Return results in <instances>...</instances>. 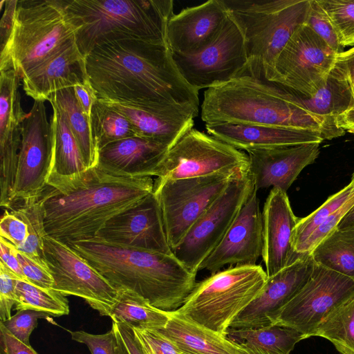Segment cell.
I'll use <instances>...</instances> for the list:
<instances>
[{"instance_id":"6da1fadb","label":"cell","mask_w":354,"mask_h":354,"mask_svg":"<svg viewBox=\"0 0 354 354\" xmlns=\"http://www.w3.org/2000/svg\"><path fill=\"white\" fill-rule=\"evenodd\" d=\"M98 100L189 109L198 114V91L183 77L168 44L114 41L86 57Z\"/></svg>"},{"instance_id":"7a4b0ae2","label":"cell","mask_w":354,"mask_h":354,"mask_svg":"<svg viewBox=\"0 0 354 354\" xmlns=\"http://www.w3.org/2000/svg\"><path fill=\"white\" fill-rule=\"evenodd\" d=\"M151 177L117 176L97 166L67 176L50 174L39 198L47 236L64 244L95 238L112 217L153 192Z\"/></svg>"},{"instance_id":"3957f363","label":"cell","mask_w":354,"mask_h":354,"mask_svg":"<svg viewBox=\"0 0 354 354\" xmlns=\"http://www.w3.org/2000/svg\"><path fill=\"white\" fill-rule=\"evenodd\" d=\"M201 119L205 124L231 123L319 131L324 140L345 130L317 116L291 97L289 88L266 77L262 63L248 61L232 80L204 92Z\"/></svg>"},{"instance_id":"277c9868","label":"cell","mask_w":354,"mask_h":354,"mask_svg":"<svg viewBox=\"0 0 354 354\" xmlns=\"http://www.w3.org/2000/svg\"><path fill=\"white\" fill-rule=\"evenodd\" d=\"M66 245L117 290H131L165 311L178 309L196 283V274L174 254L119 246L97 239Z\"/></svg>"},{"instance_id":"5b68a950","label":"cell","mask_w":354,"mask_h":354,"mask_svg":"<svg viewBox=\"0 0 354 354\" xmlns=\"http://www.w3.org/2000/svg\"><path fill=\"white\" fill-rule=\"evenodd\" d=\"M66 6L82 26L75 41L85 58L97 46L110 41L168 44L172 0H73Z\"/></svg>"},{"instance_id":"8992f818","label":"cell","mask_w":354,"mask_h":354,"mask_svg":"<svg viewBox=\"0 0 354 354\" xmlns=\"http://www.w3.org/2000/svg\"><path fill=\"white\" fill-rule=\"evenodd\" d=\"M66 1H18L12 29L1 44L0 71L24 76L70 42L81 28Z\"/></svg>"},{"instance_id":"52a82bcc","label":"cell","mask_w":354,"mask_h":354,"mask_svg":"<svg viewBox=\"0 0 354 354\" xmlns=\"http://www.w3.org/2000/svg\"><path fill=\"white\" fill-rule=\"evenodd\" d=\"M267 279L266 272L260 265L230 266L196 283L175 311L226 335L234 319L259 294Z\"/></svg>"},{"instance_id":"ba28073f","label":"cell","mask_w":354,"mask_h":354,"mask_svg":"<svg viewBox=\"0 0 354 354\" xmlns=\"http://www.w3.org/2000/svg\"><path fill=\"white\" fill-rule=\"evenodd\" d=\"M222 1L243 34L248 61L262 63L266 71L306 23L310 5V0Z\"/></svg>"},{"instance_id":"9c48e42d","label":"cell","mask_w":354,"mask_h":354,"mask_svg":"<svg viewBox=\"0 0 354 354\" xmlns=\"http://www.w3.org/2000/svg\"><path fill=\"white\" fill-rule=\"evenodd\" d=\"M239 174L156 179L153 193L160 206L172 250L182 242L195 222L223 192L232 178Z\"/></svg>"},{"instance_id":"30bf717a","label":"cell","mask_w":354,"mask_h":354,"mask_svg":"<svg viewBox=\"0 0 354 354\" xmlns=\"http://www.w3.org/2000/svg\"><path fill=\"white\" fill-rule=\"evenodd\" d=\"M337 55L305 24L290 38L272 68H263L270 80L305 97H311L324 84Z\"/></svg>"},{"instance_id":"8fae6325","label":"cell","mask_w":354,"mask_h":354,"mask_svg":"<svg viewBox=\"0 0 354 354\" xmlns=\"http://www.w3.org/2000/svg\"><path fill=\"white\" fill-rule=\"evenodd\" d=\"M254 187L248 171L233 177L173 250L193 273L197 274L202 263L221 241Z\"/></svg>"},{"instance_id":"7c38bea8","label":"cell","mask_w":354,"mask_h":354,"mask_svg":"<svg viewBox=\"0 0 354 354\" xmlns=\"http://www.w3.org/2000/svg\"><path fill=\"white\" fill-rule=\"evenodd\" d=\"M248 167L245 153L192 128L169 149L157 178L180 179L235 174L248 171Z\"/></svg>"},{"instance_id":"4fadbf2b","label":"cell","mask_w":354,"mask_h":354,"mask_svg":"<svg viewBox=\"0 0 354 354\" xmlns=\"http://www.w3.org/2000/svg\"><path fill=\"white\" fill-rule=\"evenodd\" d=\"M353 297V279L315 263L308 281L281 310L274 324L292 328L310 337L330 313Z\"/></svg>"},{"instance_id":"5bb4252c","label":"cell","mask_w":354,"mask_h":354,"mask_svg":"<svg viewBox=\"0 0 354 354\" xmlns=\"http://www.w3.org/2000/svg\"><path fill=\"white\" fill-rule=\"evenodd\" d=\"M53 158L51 122L48 120L44 101L34 100L21 124L12 207L19 201L39 198L52 171Z\"/></svg>"},{"instance_id":"9a60e30c","label":"cell","mask_w":354,"mask_h":354,"mask_svg":"<svg viewBox=\"0 0 354 354\" xmlns=\"http://www.w3.org/2000/svg\"><path fill=\"white\" fill-rule=\"evenodd\" d=\"M172 54L183 77L197 91L230 81L248 62L243 34L229 15L217 38L204 50L190 56Z\"/></svg>"},{"instance_id":"2e32d148","label":"cell","mask_w":354,"mask_h":354,"mask_svg":"<svg viewBox=\"0 0 354 354\" xmlns=\"http://www.w3.org/2000/svg\"><path fill=\"white\" fill-rule=\"evenodd\" d=\"M44 254L53 290L81 297L101 315L109 317L118 296L115 288L69 246L48 236L44 238Z\"/></svg>"},{"instance_id":"e0dca14e","label":"cell","mask_w":354,"mask_h":354,"mask_svg":"<svg viewBox=\"0 0 354 354\" xmlns=\"http://www.w3.org/2000/svg\"><path fill=\"white\" fill-rule=\"evenodd\" d=\"M93 239L119 246L174 254L153 192L109 219Z\"/></svg>"},{"instance_id":"ac0fdd59","label":"cell","mask_w":354,"mask_h":354,"mask_svg":"<svg viewBox=\"0 0 354 354\" xmlns=\"http://www.w3.org/2000/svg\"><path fill=\"white\" fill-rule=\"evenodd\" d=\"M310 252L268 277L256 298L234 319L230 328H259L273 325L281 310L303 288L315 267Z\"/></svg>"},{"instance_id":"d6986e66","label":"cell","mask_w":354,"mask_h":354,"mask_svg":"<svg viewBox=\"0 0 354 354\" xmlns=\"http://www.w3.org/2000/svg\"><path fill=\"white\" fill-rule=\"evenodd\" d=\"M254 187L228 231L199 270L214 274L225 266H254L262 256L263 217Z\"/></svg>"},{"instance_id":"ffe728a7","label":"cell","mask_w":354,"mask_h":354,"mask_svg":"<svg viewBox=\"0 0 354 354\" xmlns=\"http://www.w3.org/2000/svg\"><path fill=\"white\" fill-rule=\"evenodd\" d=\"M228 12L222 0H209L174 14L167 27V39L172 53L197 54L218 36Z\"/></svg>"},{"instance_id":"44dd1931","label":"cell","mask_w":354,"mask_h":354,"mask_svg":"<svg viewBox=\"0 0 354 354\" xmlns=\"http://www.w3.org/2000/svg\"><path fill=\"white\" fill-rule=\"evenodd\" d=\"M320 143H308L246 151L248 172L257 190L278 188L286 192L301 171L318 157Z\"/></svg>"},{"instance_id":"7402d4cb","label":"cell","mask_w":354,"mask_h":354,"mask_svg":"<svg viewBox=\"0 0 354 354\" xmlns=\"http://www.w3.org/2000/svg\"><path fill=\"white\" fill-rule=\"evenodd\" d=\"M262 258L268 277L296 261L292 237L299 218L293 213L287 192L272 188L263 206Z\"/></svg>"},{"instance_id":"603a6c76","label":"cell","mask_w":354,"mask_h":354,"mask_svg":"<svg viewBox=\"0 0 354 354\" xmlns=\"http://www.w3.org/2000/svg\"><path fill=\"white\" fill-rule=\"evenodd\" d=\"M22 80L27 95L35 100H48L57 91L89 80L86 58L74 40L26 73Z\"/></svg>"},{"instance_id":"cb8c5ba5","label":"cell","mask_w":354,"mask_h":354,"mask_svg":"<svg viewBox=\"0 0 354 354\" xmlns=\"http://www.w3.org/2000/svg\"><path fill=\"white\" fill-rule=\"evenodd\" d=\"M102 102L124 115L134 127L137 136L162 143L169 148L193 128L194 119L198 116L194 111L186 108Z\"/></svg>"},{"instance_id":"d4e9b609","label":"cell","mask_w":354,"mask_h":354,"mask_svg":"<svg viewBox=\"0 0 354 354\" xmlns=\"http://www.w3.org/2000/svg\"><path fill=\"white\" fill-rule=\"evenodd\" d=\"M169 149L162 143L134 136L110 143L99 150L96 166L120 176L158 177Z\"/></svg>"},{"instance_id":"484cf974","label":"cell","mask_w":354,"mask_h":354,"mask_svg":"<svg viewBox=\"0 0 354 354\" xmlns=\"http://www.w3.org/2000/svg\"><path fill=\"white\" fill-rule=\"evenodd\" d=\"M209 135L239 150L322 143L317 130L231 123L205 124Z\"/></svg>"},{"instance_id":"4316f807","label":"cell","mask_w":354,"mask_h":354,"mask_svg":"<svg viewBox=\"0 0 354 354\" xmlns=\"http://www.w3.org/2000/svg\"><path fill=\"white\" fill-rule=\"evenodd\" d=\"M158 330L183 354H251L226 335L196 324L175 310L169 311L166 326Z\"/></svg>"},{"instance_id":"83f0119b","label":"cell","mask_w":354,"mask_h":354,"mask_svg":"<svg viewBox=\"0 0 354 354\" xmlns=\"http://www.w3.org/2000/svg\"><path fill=\"white\" fill-rule=\"evenodd\" d=\"M290 91L295 102L335 125L339 115L354 107V87L344 67L337 59L324 84L313 96L305 97Z\"/></svg>"},{"instance_id":"f1b7e54d","label":"cell","mask_w":354,"mask_h":354,"mask_svg":"<svg viewBox=\"0 0 354 354\" xmlns=\"http://www.w3.org/2000/svg\"><path fill=\"white\" fill-rule=\"evenodd\" d=\"M226 336L248 351L290 354L295 344L306 337L283 325L273 324L259 328H229Z\"/></svg>"},{"instance_id":"f546056e","label":"cell","mask_w":354,"mask_h":354,"mask_svg":"<svg viewBox=\"0 0 354 354\" xmlns=\"http://www.w3.org/2000/svg\"><path fill=\"white\" fill-rule=\"evenodd\" d=\"M20 80L13 69L0 71V147L21 145L27 113L21 105Z\"/></svg>"},{"instance_id":"4dcf8cb0","label":"cell","mask_w":354,"mask_h":354,"mask_svg":"<svg viewBox=\"0 0 354 354\" xmlns=\"http://www.w3.org/2000/svg\"><path fill=\"white\" fill-rule=\"evenodd\" d=\"M109 317L113 322L124 323L133 329L159 330L168 323L169 311L153 307L131 290H119Z\"/></svg>"},{"instance_id":"1f68e13d","label":"cell","mask_w":354,"mask_h":354,"mask_svg":"<svg viewBox=\"0 0 354 354\" xmlns=\"http://www.w3.org/2000/svg\"><path fill=\"white\" fill-rule=\"evenodd\" d=\"M53 158L50 174L71 176L87 169L64 112L50 102Z\"/></svg>"},{"instance_id":"d6a6232c","label":"cell","mask_w":354,"mask_h":354,"mask_svg":"<svg viewBox=\"0 0 354 354\" xmlns=\"http://www.w3.org/2000/svg\"><path fill=\"white\" fill-rule=\"evenodd\" d=\"M48 100L54 102L64 112L87 169L95 167L97 164V151L92 136L91 118L80 108L73 87L52 93Z\"/></svg>"},{"instance_id":"836d02e7","label":"cell","mask_w":354,"mask_h":354,"mask_svg":"<svg viewBox=\"0 0 354 354\" xmlns=\"http://www.w3.org/2000/svg\"><path fill=\"white\" fill-rule=\"evenodd\" d=\"M310 254L315 263L354 280V229L335 230Z\"/></svg>"},{"instance_id":"e575fe53","label":"cell","mask_w":354,"mask_h":354,"mask_svg":"<svg viewBox=\"0 0 354 354\" xmlns=\"http://www.w3.org/2000/svg\"><path fill=\"white\" fill-rule=\"evenodd\" d=\"M91 127L97 152L110 143L137 136L134 127L124 115L97 99L91 111Z\"/></svg>"},{"instance_id":"d590c367","label":"cell","mask_w":354,"mask_h":354,"mask_svg":"<svg viewBox=\"0 0 354 354\" xmlns=\"http://www.w3.org/2000/svg\"><path fill=\"white\" fill-rule=\"evenodd\" d=\"M313 336L329 340L340 354H354V297L330 313Z\"/></svg>"},{"instance_id":"8d00e7d4","label":"cell","mask_w":354,"mask_h":354,"mask_svg":"<svg viewBox=\"0 0 354 354\" xmlns=\"http://www.w3.org/2000/svg\"><path fill=\"white\" fill-rule=\"evenodd\" d=\"M22 201L21 203L15 205L10 212L23 221L27 226L28 236L24 243L17 250L48 269L44 254V241L47 234L44 229L43 212L39 198Z\"/></svg>"},{"instance_id":"74e56055","label":"cell","mask_w":354,"mask_h":354,"mask_svg":"<svg viewBox=\"0 0 354 354\" xmlns=\"http://www.w3.org/2000/svg\"><path fill=\"white\" fill-rule=\"evenodd\" d=\"M15 292V310H35L53 317L69 313L66 296L53 289H43L19 279Z\"/></svg>"},{"instance_id":"f35d334b","label":"cell","mask_w":354,"mask_h":354,"mask_svg":"<svg viewBox=\"0 0 354 354\" xmlns=\"http://www.w3.org/2000/svg\"><path fill=\"white\" fill-rule=\"evenodd\" d=\"M354 198V171L350 183L333 194L317 209L304 218H299L292 237V245L296 253L311 234L330 215Z\"/></svg>"},{"instance_id":"ab89813d","label":"cell","mask_w":354,"mask_h":354,"mask_svg":"<svg viewBox=\"0 0 354 354\" xmlns=\"http://www.w3.org/2000/svg\"><path fill=\"white\" fill-rule=\"evenodd\" d=\"M344 48L354 46V0H317Z\"/></svg>"},{"instance_id":"60d3db41","label":"cell","mask_w":354,"mask_h":354,"mask_svg":"<svg viewBox=\"0 0 354 354\" xmlns=\"http://www.w3.org/2000/svg\"><path fill=\"white\" fill-rule=\"evenodd\" d=\"M307 24L336 53L343 52L337 32L317 0H310Z\"/></svg>"},{"instance_id":"b9f144b4","label":"cell","mask_w":354,"mask_h":354,"mask_svg":"<svg viewBox=\"0 0 354 354\" xmlns=\"http://www.w3.org/2000/svg\"><path fill=\"white\" fill-rule=\"evenodd\" d=\"M48 316L50 315L38 310H19L8 319L0 322L16 339L30 346L29 337L37 326L38 319L46 318Z\"/></svg>"},{"instance_id":"7bdbcfd3","label":"cell","mask_w":354,"mask_h":354,"mask_svg":"<svg viewBox=\"0 0 354 354\" xmlns=\"http://www.w3.org/2000/svg\"><path fill=\"white\" fill-rule=\"evenodd\" d=\"M73 340L87 346L91 354H117L118 339L114 328L101 335L83 330L69 331Z\"/></svg>"},{"instance_id":"ee69618b","label":"cell","mask_w":354,"mask_h":354,"mask_svg":"<svg viewBox=\"0 0 354 354\" xmlns=\"http://www.w3.org/2000/svg\"><path fill=\"white\" fill-rule=\"evenodd\" d=\"M133 330L145 354H178L174 344L158 330Z\"/></svg>"},{"instance_id":"f6af8a7d","label":"cell","mask_w":354,"mask_h":354,"mask_svg":"<svg viewBox=\"0 0 354 354\" xmlns=\"http://www.w3.org/2000/svg\"><path fill=\"white\" fill-rule=\"evenodd\" d=\"M19 279L0 261V320L11 317V309L16 304V286Z\"/></svg>"},{"instance_id":"bcb514c9","label":"cell","mask_w":354,"mask_h":354,"mask_svg":"<svg viewBox=\"0 0 354 354\" xmlns=\"http://www.w3.org/2000/svg\"><path fill=\"white\" fill-rule=\"evenodd\" d=\"M17 257L27 281L43 289H53V278L46 268L17 250Z\"/></svg>"},{"instance_id":"7dc6e473","label":"cell","mask_w":354,"mask_h":354,"mask_svg":"<svg viewBox=\"0 0 354 354\" xmlns=\"http://www.w3.org/2000/svg\"><path fill=\"white\" fill-rule=\"evenodd\" d=\"M0 234L18 249L28 236L27 226L20 218L6 210L1 219Z\"/></svg>"},{"instance_id":"c3c4849f","label":"cell","mask_w":354,"mask_h":354,"mask_svg":"<svg viewBox=\"0 0 354 354\" xmlns=\"http://www.w3.org/2000/svg\"><path fill=\"white\" fill-rule=\"evenodd\" d=\"M0 261L15 273L20 280L28 282L18 259L17 248L1 236L0 239Z\"/></svg>"},{"instance_id":"681fc988","label":"cell","mask_w":354,"mask_h":354,"mask_svg":"<svg viewBox=\"0 0 354 354\" xmlns=\"http://www.w3.org/2000/svg\"><path fill=\"white\" fill-rule=\"evenodd\" d=\"M0 354H37L31 347L16 339L0 322Z\"/></svg>"},{"instance_id":"f907efd6","label":"cell","mask_w":354,"mask_h":354,"mask_svg":"<svg viewBox=\"0 0 354 354\" xmlns=\"http://www.w3.org/2000/svg\"><path fill=\"white\" fill-rule=\"evenodd\" d=\"M73 91L80 108L91 118L93 106L97 98L90 81L75 86Z\"/></svg>"},{"instance_id":"816d5d0a","label":"cell","mask_w":354,"mask_h":354,"mask_svg":"<svg viewBox=\"0 0 354 354\" xmlns=\"http://www.w3.org/2000/svg\"><path fill=\"white\" fill-rule=\"evenodd\" d=\"M112 325L119 332L129 354H145L133 328L122 322H113Z\"/></svg>"},{"instance_id":"f5cc1de1","label":"cell","mask_w":354,"mask_h":354,"mask_svg":"<svg viewBox=\"0 0 354 354\" xmlns=\"http://www.w3.org/2000/svg\"><path fill=\"white\" fill-rule=\"evenodd\" d=\"M18 1H5V10L1 20V44L8 39L13 24Z\"/></svg>"},{"instance_id":"db71d44e","label":"cell","mask_w":354,"mask_h":354,"mask_svg":"<svg viewBox=\"0 0 354 354\" xmlns=\"http://www.w3.org/2000/svg\"><path fill=\"white\" fill-rule=\"evenodd\" d=\"M337 60L344 67L354 87V46L347 50L338 53Z\"/></svg>"},{"instance_id":"11a10c76","label":"cell","mask_w":354,"mask_h":354,"mask_svg":"<svg viewBox=\"0 0 354 354\" xmlns=\"http://www.w3.org/2000/svg\"><path fill=\"white\" fill-rule=\"evenodd\" d=\"M336 124L344 130L354 129V107L339 115L336 119Z\"/></svg>"},{"instance_id":"9f6ffc18","label":"cell","mask_w":354,"mask_h":354,"mask_svg":"<svg viewBox=\"0 0 354 354\" xmlns=\"http://www.w3.org/2000/svg\"><path fill=\"white\" fill-rule=\"evenodd\" d=\"M337 230L354 229V207L348 212L338 225Z\"/></svg>"},{"instance_id":"6f0895ef","label":"cell","mask_w":354,"mask_h":354,"mask_svg":"<svg viewBox=\"0 0 354 354\" xmlns=\"http://www.w3.org/2000/svg\"><path fill=\"white\" fill-rule=\"evenodd\" d=\"M114 328L118 339V348H117V354H129L119 332L118 330L112 325Z\"/></svg>"},{"instance_id":"680465c9","label":"cell","mask_w":354,"mask_h":354,"mask_svg":"<svg viewBox=\"0 0 354 354\" xmlns=\"http://www.w3.org/2000/svg\"><path fill=\"white\" fill-rule=\"evenodd\" d=\"M251 354H279V353H269V352H262L259 351H248Z\"/></svg>"},{"instance_id":"91938a15","label":"cell","mask_w":354,"mask_h":354,"mask_svg":"<svg viewBox=\"0 0 354 354\" xmlns=\"http://www.w3.org/2000/svg\"><path fill=\"white\" fill-rule=\"evenodd\" d=\"M350 133H354V129L348 130Z\"/></svg>"},{"instance_id":"94428289","label":"cell","mask_w":354,"mask_h":354,"mask_svg":"<svg viewBox=\"0 0 354 354\" xmlns=\"http://www.w3.org/2000/svg\"><path fill=\"white\" fill-rule=\"evenodd\" d=\"M178 354H183L178 350Z\"/></svg>"}]
</instances>
